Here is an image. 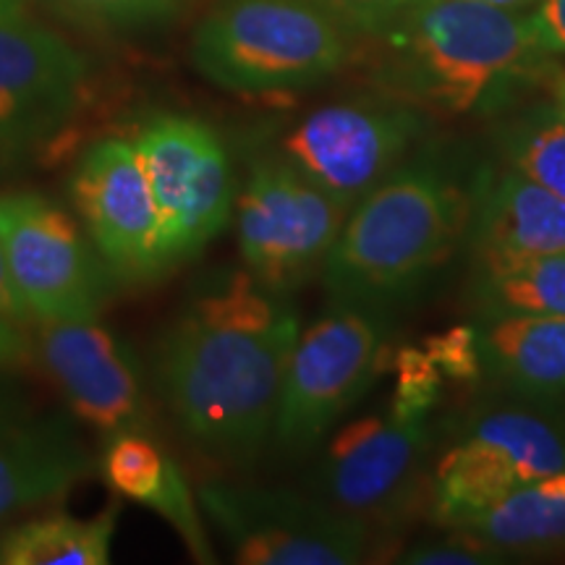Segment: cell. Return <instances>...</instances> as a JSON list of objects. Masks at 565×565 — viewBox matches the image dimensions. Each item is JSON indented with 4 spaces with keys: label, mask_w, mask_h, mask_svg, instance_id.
<instances>
[{
    "label": "cell",
    "mask_w": 565,
    "mask_h": 565,
    "mask_svg": "<svg viewBox=\"0 0 565 565\" xmlns=\"http://www.w3.org/2000/svg\"><path fill=\"white\" fill-rule=\"evenodd\" d=\"M0 317H6V320H11V322H17V324L30 322V320H26L24 309H21V303L17 301V296H13L9 275H6L3 252H0Z\"/></svg>",
    "instance_id": "31"
},
{
    "label": "cell",
    "mask_w": 565,
    "mask_h": 565,
    "mask_svg": "<svg viewBox=\"0 0 565 565\" xmlns=\"http://www.w3.org/2000/svg\"><path fill=\"white\" fill-rule=\"evenodd\" d=\"M100 475L113 492L141 508H150L173 526L200 563H212L207 529L202 524V505L173 456L154 443L152 433H118L105 437Z\"/></svg>",
    "instance_id": "18"
},
{
    "label": "cell",
    "mask_w": 565,
    "mask_h": 565,
    "mask_svg": "<svg viewBox=\"0 0 565 565\" xmlns=\"http://www.w3.org/2000/svg\"><path fill=\"white\" fill-rule=\"evenodd\" d=\"M427 134L424 110L395 97H356L309 110L280 137L291 166L353 207L412 158Z\"/></svg>",
    "instance_id": "11"
},
{
    "label": "cell",
    "mask_w": 565,
    "mask_h": 565,
    "mask_svg": "<svg viewBox=\"0 0 565 565\" xmlns=\"http://www.w3.org/2000/svg\"><path fill=\"white\" fill-rule=\"evenodd\" d=\"M71 24L100 34H131L173 21L186 0H45Z\"/></svg>",
    "instance_id": "24"
},
{
    "label": "cell",
    "mask_w": 565,
    "mask_h": 565,
    "mask_svg": "<svg viewBox=\"0 0 565 565\" xmlns=\"http://www.w3.org/2000/svg\"><path fill=\"white\" fill-rule=\"evenodd\" d=\"M395 393L391 406L401 416H429L440 404L443 372L427 349L404 345L395 356Z\"/></svg>",
    "instance_id": "25"
},
{
    "label": "cell",
    "mask_w": 565,
    "mask_h": 565,
    "mask_svg": "<svg viewBox=\"0 0 565 565\" xmlns=\"http://www.w3.org/2000/svg\"><path fill=\"white\" fill-rule=\"evenodd\" d=\"M84 55L30 17L0 24V162H21L68 129L82 108Z\"/></svg>",
    "instance_id": "14"
},
{
    "label": "cell",
    "mask_w": 565,
    "mask_h": 565,
    "mask_svg": "<svg viewBox=\"0 0 565 565\" xmlns=\"http://www.w3.org/2000/svg\"><path fill=\"white\" fill-rule=\"evenodd\" d=\"M433 362L440 366L443 377L469 380L484 377L482 374V356H479V335L475 322L471 324H456V328L437 333L424 343Z\"/></svg>",
    "instance_id": "27"
},
{
    "label": "cell",
    "mask_w": 565,
    "mask_h": 565,
    "mask_svg": "<svg viewBox=\"0 0 565 565\" xmlns=\"http://www.w3.org/2000/svg\"><path fill=\"white\" fill-rule=\"evenodd\" d=\"M68 194L113 278L147 282L171 270L158 204L131 139L95 141L71 171Z\"/></svg>",
    "instance_id": "13"
},
{
    "label": "cell",
    "mask_w": 565,
    "mask_h": 565,
    "mask_svg": "<svg viewBox=\"0 0 565 565\" xmlns=\"http://www.w3.org/2000/svg\"><path fill=\"white\" fill-rule=\"evenodd\" d=\"M196 498L242 565H353L370 553L372 526L317 494L215 479Z\"/></svg>",
    "instance_id": "10"
},
{
    "label": "cell",
    "mask_w": 565,
    "mask_h": 565,
    "mask_svg": "<svg viewBox=\"0 0 565 565\" xmlns=\"http://www.w3.org/2000/svg\"><path fill=\"white\" fill-rule=\"evenodd\" d=\"M391 317L359 303H330L296 338L275 414L273 437L288 450L322 440L380 377Z\"/></svg>",
    "instance_id": "6"
},
{
    "label": "cell",
    "mask_w": 565,
    "mask_h": 565,
    "mask_svg": "<svg viewBox=\"0 0 565 565\" xmlns=\"http://www.w3.org/2000/svg\"><path fill=\"white\" fill-rule=\"evenodd\" d=\"M469 299L475 317H565V257H540L475 270Z\"/></svg>",
    "instance_id": "22"
},
{
    "label": "cell",
    "mask_w": 565,
    "mask_h": 565,
    "mask_svg": "<svg viewBox=\"0 0 565 565\" xmlns=\"http://www.w3.org/2000/svg\"><path fill=\"white\" fill-rule=\"evenodd\" d=\"M440 540H422L406 547L395 561L404 565H500L508 557L466 529H448Z\"/></svg>",
    "instance_id": "26"
},
{
    "label": "cell",
    "mask_w": 565,
    "mask_h": 565,
    "mask_svg": "<svg viewBox=\"0 0 565 565\" xmlns=\"http://www.w3.org/2000/svg\"><path fill=\"white\" fill-rule=\"evenodd\" d=\"M511 555H545L565 547V469L521 487L463 526Z\"/></svg>",
    "instance_id": "20"
},
{
    "label": "cell",
    "mask_w": 565,
    "mask_h": 565,
    "mask_svg": "<svg viewBox=\"0 0 565 565\" xmlns=\"http://www.w3.org/2000/svg\"><path fill=\"white\" fill-rule=\"evenodd\" d=\"M38 353L76 419L103 437L150 433L152 412L137 353L97 317L38 322Z\"/></svg>",
    "instance_id": "15"
},
{
    "label": "cell",
    "mask_w": 565,
    "mask_h": 565,
    "mask_svg": "<svg viewBox=\"0 0 565 565\" xmlns=\"http://www.w3.org/2000/svg\"><path fill=\"white\" fill-rule=\"evenodd\" d=\"M477 168L416 150L345 215L322 270L330 303L391 312L422 291L466 242Z\"/></svg>",
    "instance_id": "2"
},
{
    "label": "cell",
    "mask_w": 565,
    "mask_h": 565,
    "mask_svg": "<svg viewBox=\"0 0 565 565\" xmlns=\"http://www.w3.org/2000/svg\"><path fill=\"white\" fill-rule=\"evenodd\" d=\"M482 374L536 406L565 408V317H475Z\"/></svg>",
    "instance_id": "19"
},
{
    "label": "cell",
    "mask_w": 565,
    "mask_h": 565,
    "mask_svg": "<svg viewBox=\"0 0 565 565\" xmlns=\"http://www.w3.org/2000/svg\"><path fill=\"white\" fill-rule=\"evenodd\" d=\"M26 345L30 343H26V338L21 335L19 324L6 320V317H0V370L24 362L26 351H30Z\"/></svg>",
    "instance_id": "30"
},
{
    "label": "cell",
    "mask_w": 565,
    "mask_h": 565,
    "mask_svg": "<svg viewBox=\"0 0 565 565\" xmlns=\"http://www.w3.org/2000/svg\"><path fill=\"white\" fill-rule=\"evenodd\" d=\"M565 469L561 408L513 398L477 406L456 427L429 477V513L443 529H463L521 487Z\"/></svg>",
    "instance_id": "5"
},
{
    "label": "cell",
    "mask_w": 565,
    "mask_h": 565,
    "mask_svg": "<svg viewBox=\"0 0 565 565\" xmlns=\"http://www.w3.org/2000/svg\"><path fill=\"white\" fill-rule=\"evenodd\" d=\"M372 40L380 87L424 113L494 110L553 68L534 45L526 11L475 0H416Z\"/></svg>",
    "instance_id": "3"
},
{
    "label": "cell",
    "mask_w": 565,
    "mask_h": 565,
    "mask_svg": "<svg viewBox=\"0 0 565 565\" xmlns=\"http://www.w3.org/2000/svg\"><path fill=\"white\" fill-rule=\"evenodd\" d=\"M11 414H17V412H13V408H11L9 387H6L3 377H0V419H6V416H11Z\"/></svg>",
    "instance_id": "35"
},
{
    "label": "cell",
    "mask_w": 565,
    "mask_h": 565,
    "mask_svg": "<svg viewBox=\"0 0 565 565\" xmlns=\"http://www.w3.org/2000/svg\"><path fill=\"white\" fill-rule=\"evenodd\" d=\"M353 38L322 0H217L196 24L192 61L221 89L278 95L335 76Z\"/></svg>",
    "instance_id": "4"
},
{
    "label": "cell",
    "mask_w": 565,
    "mask_h": 565,
    "mask_svg": "<svg viewBox=\"0 0 565 565\" xmlns=\"http://www.w3.org/2000/svg\"><path fill=\"white\" fill-rule=\"evenodd\" d=\"M0 252L30 322L92 320L110 299L116 278L87 231L38 192L0 194Z\"/></svg>",
    "instance_id": "8"
},
{
    "label": "cell",
    "mask_w": 565,
    "mask_h": 565,
    "mask_svg": "<svg viewBox=\"0 0 565 565\" xmlns=\"http://www.w3.org/2000/svg\"><path fill=\"white\" fill-rule=\"evenodd\" d=\"M345 215L349 207L282 154L254 160L233 212L244 270L288 299L322 278Z\"/></svg>",
    "instance_id": "7"
},
{
    "label": "cell",
    "mask_w": 565,
    "mask_h": 565,
    "mask_svg": "<svg viewBox=\"0 0 565 565\" xmlns=\"http://www.w3.org/2000/svg\"><path fill=\"white\" fill-rule=\"evenodd\" d=\"M26 3H30V0H0V24H3V21L26 17Z\"/></svg>",
    "instance_id": "33"
},
{
    "label": "cell",
    "mask_w": 565,
    "mask_h": 565,
    "mask_svg": "<svg viewBox=\"0 0 565 565\" xmlns=\"http://www.w3.org/2000/svg\"><path fill=\"white\" fill-rule=\"evenodd\" d=\"M118 529V508L95 519L40 515L0 534V565H105Z\"/></svg>",
    "instance_id": "21"
},
{
    "label": "cell",
    "mask_w": 565,
    "mask_h": 565,
    "mask_svg": "<svg viewBox=\"0 0 565 565\" xmlns=\"http://www.w3.org/2000/svg\"><path fill=\"white\" fill-rule=\"evenodd\" d=\"M301 333L288 299L246 270L200 286L154 349L152 377L181 435L212 461L254 463L275 433Z\"/></svg>",
    "instance_id": "1"
},
{
    "label": "cell",
    "mask_w": 565,
    "mask_h": 565,
    "mask_svg": "<svg viewBox=\"0 0 565 565\" xmlns=\"http://www.w3.org/2000/svg\"><path fill=\"white\" fill-rule=\"evenodd\" d=\"M475 3L494 6V9H508V11H529L536 0H475Z\"/></svg>",
    "instance_id": "34"
},
{
    "label": "cell",
    "mask_w": 565,
    "mask_h": 565,
    "mask_svg": "<svg viewBox=\"0 0 565 565\" xmlns=\"http://www.w3.org/2000/svg\"><path fill=\"white\" fill-rule=\"evenodd\" d=\"M500 160L565 202V110L553 103L534 105L498 134Z\"/></svg>",
    "instance_id": "23"
},
{
    "label": "cell",
    "mask_w": 565,
    "mask_h": 565,
    "mask_svg": "<svg viewBox=\"0 0 565 565\" xmlns=\"http://www.w3.org/2000/svg\"><path fill=\"white\" fill-rule=\"evenodd\" d=\"M349 30L362 38H372L383 30L385 24L406 11L416 0H322Z\"/></svg>",
    "instance_id": "28"
},
{
    "label": "cell",
    "mask_w": 565,
    "mask_h": 565,
    "mask_svg": "<svg viewBox=\"0 0 565 565\" xmlns=\"http://www.w3.org/2000/svg\"><path fill=\"white\" fill-rule=\"evenodd\" d=\"M466 246L475 270L565 257V202L503 160L479 166Z\"/></svg>",
    "instance_id": "16"
},
{
    "label": "cell",
    "mask_w": 565,
    "mask_h": 565,
    "mask_svg": "<svg viewBox=\"0 0 565 565\" xmlns=\"http://www.w3.org/2000/svg\"><path fill=\"white\" fill-rule=\"evenodd\" d=\"M526 19L534 45L547 58L565 55V0H536Z\"/></svg>",
    "instance_id": "29"
},
{
    "label": "cell",
    "mask_w": 565,
    "mask_h": 565,
    "mask_svg": "<svg viewBox=\"0 0 565 565\" xmlns=\"http://www.w3.org/2000/svg\"><path fill=\"white\" fill-rule=\"evenodd\" d=\"M158 204L168 267L192 263L228 228L238 183L228 145L179 113L147 118L131 137Z\"/></svg>",
    "instance_id": "9"
},
{
    "label": "cell",
    "mask_w": 565,
    "mask_h": 565,
    "mask_svg": "<svg viewBox=\"0 0 565 565\" xmlns=\"http://www.w3.org/2000/svg\"><path fill=\"white\" fill-rule=\"evenodd\" d=\"M429 448V416H401L393 408L359 416L324 448L315 494L364 524H387L414 498Z\"/></svg>",
    "instance_id": "12"
},
{
    "label": "cell",
    "mask_w": 565,
    "mask_h": 565,
    "mask_svg": "<svg viewBox=\"0 0 565 565\" xmlns=\"http://www.w3.org/2000/svg\"><path fill=\"white\" fill-rule=\"evenodd\" d=\"M92 471L95 458L61 416L0 419V529L21 513L66 498Z\"/></svg>",
    "instance_id": "17"
},
{
    "label": "cell",
    "mask_w": 565,
    "mask_h": 565,
    "mask_svg": "<svg viewBox=\"0 0 565 565\" xmlns=\"http://www.w3.org/2000/svg\"><path fill=\"white\" fill-rule=\"evenodd\" d=\"M550 95H553V100L561 105V108L565 110V71L553 66V71H550Z\"/></svg>",
    "instance_id": "32"
}]
</instances>
